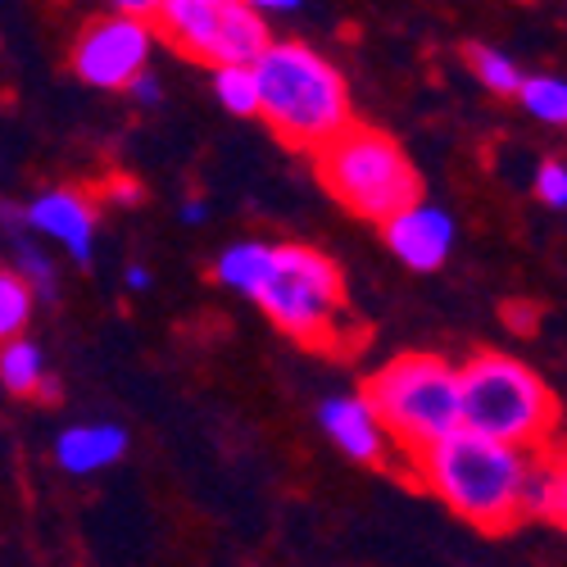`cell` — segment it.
<instances>
[{
	"label": "cell",
	"mask_w": 567,
	"mask_h": 567,
	"mask_svg": "<svg viewBox=\"0 0 567 567\" xmlns=\"http://www.w3.org/2000/svg\"><path fill=\"white\" fill-rule=\"evenodd\" d=\"M532 454L486 441L477 432H450L427 454L409 463L413 477L436 499H445L463 523L486 536H499L523 523V482H527Z\"/></svg>",
	"instance_id": "6da1fadb"
},
{
	"label": "cell",
	"mask_w": 567,
	"mask_h": 567,
	"mask_svg": "<svg viewBox=\"0 0 567 567\" xmlns=\"http://www.w3.org/2000/svg\"><path fill=\"white\" fill-rule=\"evenodd\" d=\"M259 118L296 151L318 155L350 127V86L341 69L305 41H268L255 60Z\"/></svg>",
	"instance_id": "7a4b0ae2"
},
{
	"label": "cell",
	"mask_w": 567,
	"mask_h": 567,
	"mask_svg": "<svg viewBox=\"0 0 567 567\" xmlns=\"http://www.w3.org/2000/svg\"><path fill=\"white\" fill-rule=\"evenodd\" d=\"M458 422L508 450L545 454L558 441V395L523 359L482 350L458 368Z\"/></svg>",
	"instance_id": "3957f363"
},
{
	"label": "cell",
	"mask_w": 567,
	"mask_h": 567,
	"mask_svg": "<svg viewBox=\"0 0 567 567\" xmlns=\"http://www.w3.org/2000/svg\"><path fill=\"white\" fill-rule=\"evenodd\" d=\"M368 409L382 422L386 441L395 445L400 463L409 467L417 454H427L436 441L458 432V368H450L436 354H395L382 363L368 386H363Z\"/></svg>",
	"instance_id": "277c9868"
},
{
	"label": "cell",
	"mask_w": 567,
	"mask_h": 567,
	"mask_svg": "<svg viewBox=\"0 0 567 567\" xmlns=\"http://www.w3.org/2000/svg\"><path fill=\"white\" fill-rule=\"evenodd\" d=\"M255 300L277 332L309 350H341L354 337L341 268L309 246H272Z\"/></svg>",
	"instance_id": "5b68a950"
},
{
	"label": "cell",
	"mask_w": 567,
	"mask_h": 567,
	"mask_svg": "<svg viewBox=\"0 0 567 567\" xmlns=\"http://www.w3.org/2000/svg\"><path fill=\"white\" fill-rule=\"evenodd\" d=\"M322 186L332 192L350 214L386 223L400 209L422 200V177L413 173L400 141L386 136L382 127L350 123L341 136H332L313 155Z\"/></svg>",
	"instance_id": "8992f818"
},
{
	"label": "cell",
	"mask_w": 567,
	"mask_h": 567,
	"mask_svg": "<svg viewBox=\"0 0 567 567\" xmlns=\"http://www.w3.org/2000/svg\"><path fill=\"white\" fill-rule=\"evenodd\" d=\"M151 28L182 51L214 69H255L268 51V19L246 0H159Z\"/></svg>",
	"instance_id": "52a82bcc"
},
{
	"label": "cell",
	"mask_w": 567,
	"mask_h": 567,
	"mask_svg": "<svg viewBox=\"0 0 567 567\" xmlns=\"http://www.w3.org/2000/svg\"><path fill=\"white\" fill-rule=\"evenodd\" d=\"M151 51H155V28L127 19V14H105L91 19L82 28V37L73 41V73L86 86L101 91H127L141 73L151 69Z\"/></svg>",
	"instance_id": "ba28073f"
},
{
	"label": "cell",
	"mask_w": 567,
	"mask_h": 567,
	"mask_svg": "<svg viewBox=\"0 0 567 567\" xmlns=\"http://www.w3.org/2000/svg\"><path fill=\"white\" fill-rule=\"evenodd\" d=\"M382 236L400 264H409L417 272H436L454 250V218L441 205L417 200V205L400 209L395 218H386Z\"/></svg>",
	"instance_id": "9c48e42d"
},
{
	"label": "cell",
	"mask_w": 567,
	"mask_h": 567,
	"mask_svg": "<svg viewBox=\"0 0 567 567\" xmlns=\"http://www.w3.org/2000/svg\"><path fill=\"white\" fill-rule=\"evenodd\" d=\"M318 422H322L327 441H332L346 458L363 463V467H391V458H400L363 395H337V400H327L318 409Z\"/></svg>",
	"instance_id": "30bf717a"
},
{
	"label": "cell",
	"mask_w": 567,
	"mask_h": 567,
	"mask_svg": "<svg viewBox=\"0 0 567 567\" xmlns=\"http://www.w3.org/2000/svg\"><path fill=\"white\" fill-rule=\"evenodd\" d=\"M23 223L41 236L60 241L78 264L91 259V246H96V205L82 192H69V186H55V192H41L28 209Z\"/></svg>",
	"instance_id": "8fae6325"
},
{
	"label": "cell",
	"mask_w": 567,
	"mask_h": 567,
	"mask_svg": "<svg viewBox=\"0 0 567 567\" xmlns=\"http://www.w3.org/2000/svg\"><path fill=\"white\" fill-rule=\"evenodd\" d=\"M127 454V432L114 427V422H86V427H69L55 441V463L73 477H86V472H101L110 463H118Z\"/></svg>",
	"instance_id": "7c38bea8"
},
{
	"label": "cell",
	"mask_w": 567,
	"mask_h": 567,
	"mask_svg": "<svg viewBox=\"0 0 567 567\" xmlns=\"http://www.w3.org/2000/svg\"><path fill=\"white\" fill-rule=\"evenodd\" d=\"M523 517H545V523L563 527L567 517V467L558 450L532 454L527 482H523Z\"/></svg>",
	"instance_id": "4fadbf2b"
},
{
	"label": "cell",
	"mask_w": 567,
	"mask_h": 567,
	"mask_svg": "<svg viewBox=\"0 0 567 567\" xmlns=\"http://www.w3.org/2000/svg\"><path fill=\"white\" fill-rule=\"evenodd\" d=\"M268 259H272V246H268V241H236V246H227V250L218 255L214 277L223 281V287H231V291H241V296L255 300L259 281H264V272H268Z\"/></svg>",
	"instance_id": "5bb4252c"
},
{
	"label": "cell",
	"mask_w": 567,
	"mask_h": 567,
	"mask_svg": "<svg viewBox=\"0 0 567 567\" xmlns=\"http://www.w3.org/2000/svg\"><path fill=\"white\" fill-rule=\"evenodd\" d=\"M45 382V354L32 341H10L0 346V386L14 391V395H37Z\"/></svg>",
	"instance_id": "9a60e30c"
},
{
	"label": "cell",
	"mask_w": 567,
	"mask_h": 567,
	"mask_svg": "<svg viewBox=\"0 0 567 567\" xmlns=\"http://www.w3.org/2000/svg\"><path fill=\"white\" fill-rule=\"evenodd\" d=\"M28 318H32V287L14 268H0V346L23 337Z\"/></svg>",
	"instance_id": "2e32d148"
},
{
	"label": "cell",
	"mask_w": 567,
	"mask_h": 567,
	"mask_svg": "<svg viewBox=\"0 0 567 567\" xmlns=\"http://www.w3.org/2000/svg\"><path fill=\"white\" fill-rule=\"evenodd\" d=\"M517 101H523V110L540 123H567V82L563 78H523V86H517Z\"/></svg>",
	"instance_id": "e0dca14e"
},
{
	"label": "cell",
	"mask_w": 567,
	"mask_h": 567,
	"mask_svg": "<svg viewBox=\"0 0 567 567\" xmlns=\"http://www.w3.org/2000/svg\"><path fill=\"white\" fill-rule=\"evenodd\" d=\"M467 64L482 78L486 91H495V96H517V86H523L517 64L504 51H491V45H467Z\"/></svg>",
	"instance_id": "ac0fdd59"
},
{
	"label": "cell",
	"mask_w": 567,
	"mask_h": 567,
	"mask_svg": "<svg viewBox=\"0 0 567 567\" xmlns=\"http://www.w3.org/2000/svg\"><path fill=\"white\" fill-rule=\"evenodd\" d=\"M214 96L223 101V110L231 114H259V82L255 69H214Z\"/></svg>",
	"instance_id": "d6986e66"
},
{
	"label": "cell",
	"mask_w": 567,
	"mask_h": 567,
	"mask_svg": "<svg viewBox=\"0 0 567 567\" xmlns=\"http://www.w3.org/2000/svg\"><path fill=\"white\" fill-rule=\"evenodd\" d=\"M536 196L549 209H567V164L563 159H545L536 168Z\"/></svg>",
	"instance_id": "ffe728a7"
},
{
	"label": "cell",
	"mask_w": 567,
	"mask_h": 567,
	"mask_svg": "<svg viewBox=\"0 0 567 567\" xmlns=\"http://www.w3.org/2000/svg\"><path fill=\"white\" fill-rule=\"evenodd\" d=\"M101 196H105L110 205L132 209V205H141V196H146V186H141L132 173H110V182L101 186Z\"/></svg>",
	"instance_id": "44dd1931"
},
{
	"label": "cell",
	"mask_w": 567,
	"mask_h": 567,
	"mask_svg": "<svg viewBox=\"0 0 567 567\" xmlns=\"http://www.w3.org/2000/svg\"><path fill=\"white\" fill-rule=\"evenodd\" d=\"M127 91H132V96H136V105H159V96H164V86H159V78H155L151 69H146V73H141V78H136V82H132Z\"/></svg>",
	"instance_id": "7402d4cb"
},
{
	"label": "cell",
	"mask_w": 567,
	"mask_h": 567,
	"mask_svg": "<svg viewBox=\"0 0 567 567\" xmlns=\"http://www.w3.org/2000/svg\"><path fill=\"white\" fill-rule=\"evenodd\" d=\"M255 10H259V19H268V14H300L296 0H268V6H255Z\"/></svg>",
	"instance_id": "603a6c76"
},
{
	"label": "cell",
	"mask_w": 567,
	"mask_h": 567,
	"mask_svg": "<svg viewBox=\"0 0 567 567\" xmlns=\"http://www.w3.org/2000/svg\"><path fill=\"white\" fill-rule=\"evenodd\" d=\"M127 287H132V291H146V287H151V272L141 268V264H132V268H127Z\"/></svg>",
	"instance_id": "cb8c5ba5"
},
{
	"label": "cell",
	"mask_w": 567,
	"mask_h": 567,
	"mask_svg": "<svg viewBox=\"0 0 567 567\" xmlns=\"http://www.w3.org/2000/svg\"><path fill=\"white\" fill-rule=\"evenodd\" d=\"M37 395H41L45 404H55V400H60V382H55L51 372H45V382H41V391H37Z\"/></svg>",
	"instance_id": "d4e9b609"
},
{
	"label": "cell",
	"mask_w": 567,
	"mask_h": 567,
	"mask_svg": "<svg viewBox=\"0 0 567 567\" xmlns=\"http://www.w3.org/2000/svg\"><path fill=\"white\" fill-rule=\"evenodd\" d=\"M182 223H205V205L200 200H186L182 205Z\"/></svg>",
	"instance_id": "484cf974"
}]
</instances>
